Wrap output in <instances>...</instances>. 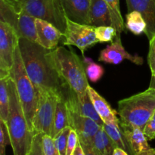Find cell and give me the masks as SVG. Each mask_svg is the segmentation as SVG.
<instances>
[{
  "label": "cell",
  "instance_id": "1",
  "mask_svg": "<svg viewBox=\"0 0 155 155\" xmlns=\"http://www.w3.org/2000/svg\"><path fill=\"white\" fill-rule=\"evenodd\" d=\"M19 48L26 71L36 89L54 92L65 101L72 89L54 66L51 50L25 38H20Z\"/></svg>",
  "mask_w": 155,
  "mask_h": 155
},
{
  "label": "cell",
  "instance_id": "2",
  "mask_svg": "<svg viewBox=\"0 0 155 155\" xmlns=\"http://www.w3.org/2000/svg\"><path fill=\"white\" fill-rule=\"evenodd\" d=\"M8 86L10 103L8 117L5 124L10 136L11 146L14 155H29L33 136L36 133L29 128L15 82L11 76L8 80Z\"/></svg>",
  "mask_w": 155,
  "mask_h": 155
},
{
  "label": "cell",
  "instance_id": "3",
  "mask_svg": "<svg viewBox=\"0 0 155 155\" xmlns=\"http://www.w3.org/2000/svg\"><path fill=\"white\" fill-rule=\"evenodd\" d=\"M51 58L58 71L71 89L81 99L88 95V77L83 62L72 50L64 46L51 50Z\"/></svg>",
  "mask_w": 155,
  "mask_h": 155
},
{
  "label": "cell",
  "instance_id": "4",
  "mask_svg": "<svg viewBox=\"0 0 155 155\" xmlns=\"http://www.w3.org/2000/svg\"><path fill=\"white\" fill-rule=\"evenodd\" d=\"M154 111L155 90L152 88L118 102L120 124L139 128L142 131Z\"/></svg>",
  "mask_w": 155,
  "mask_h": 155
},
{
  "label": "cell",
  "instance_id": "5",
  "mask_svg": "<svg viewBox=\"0 0 155 155\" xmlns=\"http://www.w3.org/2000/svg\"><path fill=\"white\" fill-rule=\"evenodd\" d=\"M10 76L15 82L17 92L19 96L29 128L35 133L33 121L37 104L38 92L26 71L19 45L15 50L14 63L11 70Z\"/></svg>",
  "mask_w": 155,
  "mask_h": 155
},
{
  "label": "cell",
  "instance_id": "6",
  "mask_svg": "<svg viewBox=\"0 0 155 155\" xmlns=\"http://www.w3.org/2000/svg\"><path fill=\"white\" fill-rule=\"evenodd\" d=\"M22 11L51 23L64 34L67 17L60 0H21Z\"/></svg>",
  "mask_w": 155,
  "mask_h": 155
},
{
  "label": "cell",
  "instance_id": "7",
  "mask_svg": "<svg viewBox=\"0 0 155 155\" xmlns=\"http://www.w3.org/2000/svg\"><path fill=\"white\" fill-rule=\"evenodd\" d=\"M36 112L33 121L35 133L48 135L53 138L54 120L58 102L62 100L55 93L38 90Z\"/></svg>",
  "mask_w": 155,
  "mask_h": 155
},
{
  "label": "cell",
  "instance_id": "8",
  "mask_svg": "<svg viewBox=\"0 0 155 155\" xmlns=\"http://www.w3.org/2000/svg\"><path fill=\"white\" fill-rule=\"evenodd\" d=\"M19 40L15 29L7 23L0 21V79L10 77Z\"/></svg>",
  "mask_w": 155,
  "mask_h": 155
},
{
  "label": "cell",
  "instance_id": "9",
  "mask_svg": "<svg viewBox=\"0 0 155 155\" xmlns=\"http://www.w3.org/2000/svg\"><path fill=\"white\" fill-rule=\"evenodd\" d=\"M66 30L64 32V45H74L81 51L82 54L88 48L93 46L98 41L95 36V27L83 24L66 19Z\"/></svg>",
  "mask_w": 155,
  "mask_h": 155
},
{
  "label": "cell",
  "instance_id": "10",
  "mask_svg": "<svg viewBox=\"0 0 155 155\" xmlns=\"http://www.w3.org/2000/svg\"><path fill=\"white\" fill-rule=\"evenodd\" d=\"M70 127L77 132L81 144L93 145L94 138L101 126L91 118L81 115L74 109L67 106Z\"/></svg>",
  "mask_w": 155,
  "mask_h": 155
},
{
  "label": "cell",
  "instance_id": "11",
  "mask_svg": "<svg viewBox=\"0 0 155 155\" xmlns=\"http://www.w3.org/2000/svg\"><path fill=\"white\" fill-rule=\"evenodd\" d=\"M124 60L130 61L136 65H142L144 62L143 58L139 54H131L126 51L121 42L120 35H117L110 45L101 51L98 61L117 65Z\"/></svg>",
  "mask_w": 155,
  "mask_h": 155
},
{
  "label": "cell",
  "instance_id": "12",
  "mask_svg": "<svg viewBox=\"0 0 155 155\" xmlns=\"http://www.w3.org/2000/svg\"><path fill=\"white\" fill-rule=\"evenodd\" d=\"M120 126L128 145L130 155H151L155 152L154 148L148 145V140L142 130L122 124Z\"/></svg>",
  "mask_w": 155,
  "mask_h": 155
},
{
  "label": "cell",
  "instance_id": "13",
  "mask_svg": "<svg viewBox=\"0 0 155 155\" xmlns=\"http://www.w3.org/2000/svg\"><path fill=\"white\" fill-rule=\"evenodd\" d=\"M36 26L38 36L37 43L46 49H55L60 39L64 36V34L55 26L43 20L36 18Z\"/></svg>",
  "mask_w": 155,
  "mask_h": 155
},
{
  "label": "cell",
  "instance_id": "14",
  "mask_svg": "<svg viewBox=\"0 0 155 155\" xmlns=\"http://www.w3.org/2000/svg\"><path fill=\"white\" fill-rule=\"evenodd\" d=\"M128 12L137 11L147 24L145 35L148 40L155 35V0H126Z\"/></svg>",
  "mask_w": 155,
  "mask_h": 155
},
{
  "label": "cell",
  "instance_id": "15",
  "mask_svg": "<svg viewBox=\"0 0 155 155\" xmlns=\"http://www.w3.org/2000/svg\"><path fill=\"white\" fill-rule=\"evenodd\" d=\"M68 19L83 24H90L91 0H60ZM91 25V24H90Z\"/></svg>",
  "mask_w": 155,
  "mask_h": 155
},
{
  "label": "cell",
  "instance_id": "16",
  "mask_svg": "<svg viewBox=\"0 0 155 155\" xmlns=\"http://www.w3.org/2000/svg\"><path fill=\"white\" fill-rule=\"evenodd\" d=\"M87 92L95 110L104 124H120V120L117 117V111L111 108L110 104L101 95L90 86H88Z\"/></svg>",
  "mask_w": 155,
  "mask_h": 155
},
{
  "label": "cell",
  "instance_id": "17",
  "mask_svg": "<svg viewBox=\"0 0 155 155\" xmlns=\"http://www.w3.org/2000/svg\"><path fill=\"white\" fill-rule=\"evenodd\" d=\"M89 17L90 24L94 27L112 25L110 11L104 0H91Z\"/></svg>",
  "mask_w": 155,
  "mask_h": 155
},
{
  "label": "cell",
  "instance_id": "18",
  "mask_svg": "<svg viewBox=\"0 0 155 155\" xmlns=\"http://www.w3.org/2000/svg\"><path fill=\"white\" fill-rule=\"evenodd\" d=\"M36 20V18L28 15L24 11L20 13L16 28V32L20 38H25L31 42L37 43Z\"/></svg>",
  "mask_w": 155,
  "mask_h": 155
},
{
  "label": "cell",
  "instance_id": "19",
  "mask_svg": "<svg viewBox=\"0 0 155 155\" xmlns=\"http://www.w3.org/2000/svg\"><path fill=\"white\" fill-rule=\"evenodd\" d=\"M69 126V118L66 103L64 100H60L58 102L54 115L53 138L54 139L64 129Z\"/></svg>",
  "mask_w": 155,
  "mask_h": 155
},
{
  "label": "cell",
  "instance_id": "20",
  "mask_svg": "<svg viewBox=\"0 0 155 155\" xmlns=\"http://www.w3.org/2000/svg\"><path fill=\"white\" fill-rule=\"evenodd\" d=\"M125 27L133 34L140 35L146 31L147 24L140 12L133 11L126 15Z\"/></svg>",
  "mask_w": 155,
  "mask_h": 155
},
{
  "label": "cell",
  "instance_id": "21",
  "mask_svg": "<svg viewBox=\"0 0 155 155\" xmlns=\"http://www.w3.org/2000/svg\"><path fill=\"white\" fill-rule=\"evenodd\" d=\"M108 6L111 16L112 27H114L117 31V35H120L122 32L125 31V23L123 19L120 9L119 0H104Z\"/></svg>",
  "mask_w": 155,
  "mask_h": 155
},
{
  "label": "cell",
  "instance_id": "22",
  "mask_svg": "<svg viewBox=\"0 0 155 155\" xmlns=\"http://www.w3.org/2000/svg\"><path fill=\"white\" fill-rule=\"evenodd\" d=\"M104 131L106 132L109 137L112 139L117 147L123 148L129 154H130V151H129L128 145H127V142H126L124 136L123 135L122 130L120 129V124H104L103 125Z\"/></svg>",
  "mask_w": 155,
  "mask_h": 155
},
{
  "label": "cell",
  "instance_id": "23",
  "mask_svg": "<svg viewBox=\"0 0 155 155\" xmlns=\"http://www.w3.org/2000/svg\"><path fill=\"white\" fill-rule=\"evenodd\" d=\"M8 77L0 79V120L7 122L9 114V93L8 80Z\"/></svg>",
  "mask_w": 155,
  "mask_h": 155
},
{
  "label": "cell",
  "instance_id": "24",
  "mask_svg": "<svg viewBox=\"0 0 155 155\" xmlns=\"http://www.w3.org/2000/svg\"><path fill=\"white\" fill-rule=\"evenodd\" d=\"M83 63L86 64V73L87 77L92 83H96L104 75V68L101 65L95 63L89 58H84Z\"/></svg>",
  "mask_w": 155,
  "mask_h": 155
},
{
  "label": "cell",
  "instance_id": "25",
  "mask_svg": "<svg viewBox=\"0 0 155 155\" xmlns=\"http://www.w3.org/2000/svg\"><path fill=\"white\" fill-rule=\"evenodd\" d=\"M95 36L98 42H112L117 36V31L112 26L95 27Z\"/></svg>",
  "mask_w": 155,
  "mask_h": 155
},
{
  "label": "cell",
  "instance_id": "26",
  "mask_svg": "<svg viewBox=\"0 0 155 155\" xmlns=\"http://www.w3.org/2000/svg\"><path fill=\"white\" fill-rule=\"evenodd\" d=\"M71 127H67L64 129L55 138H54V142H55L56 147L59 151L60 155H67V148H68V138H69L70 133H71Z\"/></svg>",
  "mask_w": 155,
  "mask_h": 155
},
{
  "label": "cell",
  "instance_id": "27",
  "mask_svg": "<svg viewBox=\"0 0 155 155\" xmlns=\"http://www.w3.org/2000/svg\"><path fill=\"white\" fill-rule=\"evenodd\" d=\"M42 142L45 155H60L54 138L48 135L42 134Z\"/></svg>",
  "mask_w": 155,
  "mask_h": 155
},
{
  "label": "cell",
  "instance_id": "28",
  "mask_svg": "<svg viewBox=\"0 0 155 155\" xmlns=\"http://www.w3.org/2000/svg\"><path fill=\"white\" fill-rule=\"evenodd\" d=\"M8 145H11V140L7 125L0 120V155H5L6 146Z\"/></svg>",
  "mask_w": 155,
  "mask_h": 155
},
{
  "label": "cell",
  "instance_id": "29",
  "mask_svg": "<svg viewBox=\"0 0 155 155\" xmlns=\"http://www.w3.org/2000/svg\"><path fill=\"white\" fill-rule=\"evenodd\" d=\"M42 133H36L33 136L29 155H45L42 142Z\"/></svg>",
  "mask_w": 155,
  "mask_h": 155
},
{
  "label": "cell",
  "instance_id": "30",
  "mask_svg": "<svg viewBox=\"0 0 155 155\" xmlns=\"http://www.w3.org/2000/svg\"><path fill=\"white\" fill-rule=\"evenodd\" d=\"M148 64L151 72V77H155V35L149 40Z\"/></svg>",
  "mask_w": 155,
  "mask_h": 155
},
{
  "label": "cell",
  "instance_id": "31",
  "mask_svg": "<svg viewBox=\"0 0 155 155\" xmlns=\"http://www.w3.org/2000/svg\"><path fill=\"white\" fill-rule=\"evenodd\" d=\"M143 132L148 140H153L155 138V111L147 122Z\"/></svg>",
  "mask_w": 155,
  "mask_h": 155
},
{
  "label": "cell",
  "instance_id": "32",
  "mask_svg": "<svg viewBox=\"0 0 155 155\" xmlns=\"http://www.w3.org/2000/svg\"><path fill=\"white\" fill-rule=\"evenodd\" d=\"M79 142V137L77 132L71 129L70 133L69 138L68 142V148H67V155H71L75 150L77 144Z\"/></svg>",
  "mask_w": 155,
  "mask_h": 155
},
{
  "label": "cell",
  "instance_id": "33",
  "mask_svg": "<svg viewBox=\"0 0 155 155\" xmlns=\"http://www.w3.org/2000/svg\"><path fill=\"white\" fill-rule=\"evenodd\" d=\"M81 145L83 148L85 155H102L99 152V151L94 146V145L81 144Z\"/></svg>",
  "mask_w": 155,
  "mask_h": 155
},
{
  "label": "cell",
  "instance_id": "34",
  "mask_svg": "<svg viewBox=\"0 0 155 155\" xmlns=\"http://www.w3.org/2000/svg\"><path fill=\"white\" fill-rule=\"evenodd\" d=\"M73 155H85L84 151H83V148L82 147L81 144H80V141H79L78 144H77V147H76L75 150L73 152Z\"/></svg>",
  "mask_w": 155,
  "mask_h": 155
},
{
  "label": "cell",
  "instance_id": "35",
  "mask_svg": "<svg viewBox=\"0 0 155 155\" xmlns=\"http://www.w3.org/2000/svg\"><path fill=\"white\" fill-rule=\"evenodd\" d=\"M113 155H130L123 148H119V147H116L113 152Z\"/></svg>",
  "mask_w": 155,
  "mask_h": 155
},
{
  "label": "cell",
  "instance_id": "36",
  "mask_svg": "<svg viewBox=\"0 0 155 155\" xmlns=\"http://www.w3.org/2000/svg\"><path fill=\"white\" fill-rule=\"evenodd\" d=\"M150 88H152L155 90V77H151V83H150Z\"/></svg>",
  "mask_w": 155,
  "mask_h": 155
},
{
  "label": "cell",
  "instance_id": "37",
  "mask_svg": "<svg viewBox=\"0 0 155 155\" xmlns=\"http://www.w3.org/2000/svg\"><path fill=\"white\" fill-rule=\"evenodd\" d=\"M151 155H155V152L154 153V154H151Z\"/></svg>",
  "mask_w": 155,
  "mask_h": 155
},
{
  "label": "cell",
  "instance_id": "38",
  "mask_svg": "<svg viewBox=\"0 0 155 155\" xmlns=\"http://www.w3.org/2000/svg\"><path fill=\"white\" fill-rule=\"evenodd\" d=\"M71 155H73V154H71Z\"/></svg>",
  "mask_w": 155,
  "mask_h": 155
},
{
  "label": "cell",
  "instance_id": "39",
  "mask_svg": "<svg viewBox=\"0 0 155 155\" xmlns=\"http://www.w3.org/2000/svg\"><path fill=\"white\" fill-rule=\"evenodd\" d=\"M20 1H21V0H20Z\"/></svg>",
  "mask_w": 155,
  "mask_h": 155
}]
</instances>
